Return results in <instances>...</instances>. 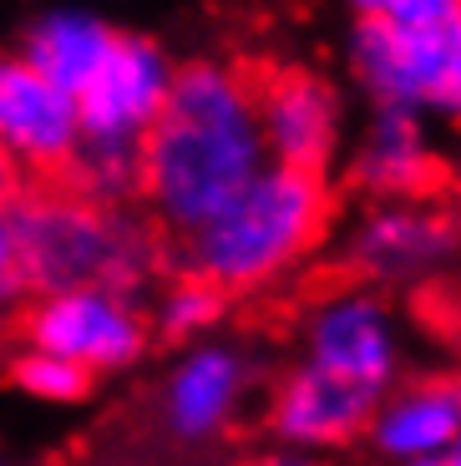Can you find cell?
I'll use <instances>...</instances> for the list:
<instances>
[{
  "mask_svg": "<svg viewBox=\"0 0 461 466\" xmlns=\"http://www.w3.org/2000/svg\"><path fill=\"white\" fill-rule=\"evenodd\" d=\"M461 254V218L426 198H391L365 203L355 223L345 228L340 264L365 289H401V284L436 279Z\"/></svg>",
  "mask_w": 461,
  "mask_h": 466,
  "instance_id": "8992f818",
  "label": "cell"
},
{
  "mask_svg": "<svg viewBox=\"0 0 461 466\" xmlns=\"http://www.w3.org/2000/svg\"><path fill=\"white\" fill-rule=\"evenodd\" d=\"M11 380L21 385L26 396L51 400V406H67V400H81L92 390V375L81 365L61 360V355H46V350H26L21 360L11 365Z\"/></svg>",
  "mask_w": 461,
  "mask_h": 466,
  "instance_id": "e0dca14e",
  "label": "cell"
},
{
  "mask_svg": "<svg viewBox=\"0 0 461 466\" xmlns=\"http://www.w3.org/2000/svg\"><path fill=\"white\" fill-rule=\"evenodd\" d=\"M330 208L334 203L320 173L269 163L239 198L183 238V268L223 294L264 289L294 274L324 244Z\"/></svg>",
  "mask_w": 461,
  "mask_h": 466,
  "instance_id": "7a4b0ae2",
  "label": "cell"
},
{
  "mask_svg": "<svg viewBox=\"0 0 461 466\" xmlns=\"http://www.w3.org/2000/svg\"><path fill=\"white\" fill-rule=\"evenodd\" d=\"M243 466H320V461L304 451H264V456H249Z\"/></svg>",
  "mask_w": 461,
  "mask_h": 466,
  "instance_id": "44dd1931",
  "label": "cell"
},
{
  "mask_svg": "<svg viewBox=\"0 0 461 466\" xmlns=\"http://www.w3.org/2000/svg\"><path fill=\"white\" fill-rule=\"evenodd\" d=\"M21 289H26V279H21V258H15V238H11L5 213H0V304H11Z\"/></svg>",
  "mask_w": 461,
  "mask_h": 466,
  "instance_id": "d6986e66",
  "label": "cell"
},
{
  "mask_svg": "<svg viewBox=\"0 0 461 466\" xmlns=\"http://www.w3.org/2000/svg\"><path fill=\"white\" fill-rule=\"evenodd\" d=\"M456 456H461V441H456Z\"/></svg>",
  "mask_w": 461,
  "mask_h": 466,
  "instance_id": "cb8c5ba5",
  "label": "cell"
},
{
  "mask_svg": "<svg viewBox=\"0 0 461 466\" xmlns=\"http://www.w3.org/2000/svg\"><path fill=\"white\" fill-rule=\"evenodd\" d=\"M21 193V167H15V157L5 147H0V213L11 208V198Z\"/></svg>",
  "mask_w": 461,
  "mask_h": 466,
  "instance_id": "ffe728a7",
  "label": "cell"
},
{
  "mask_svg": "<svg viewBox=\"0 0 461 466\" xmlns=\"http://www.w3.org/2000/svg\"><path fill=\"white\" fill-rule=\"evenodd\" d=\"M254 390V360L249 350L203 339L173 365L162 385V426L178 441H213L243 416Z\"/></svg>",
  "mask_w": 461,
  "mask_h": 466,
  "instance_id": "30bf717a",
  "label": "cell"
},
{
  "mask_svg": "<svg viewBox=\"0 0 461 466\" xmlns=\"http://www.w3.org/2000/svg\"><path fill=\"white\" fill-rule=\"evenodd\" d=\"M26 339L31 350H46L61 360L81 365L87 375L122 370L142 355L148 325L132 309V299L107 289H61L41 294L26 315Z\"/></svg>",
  "mask_w": 461,
  "mask_h": 466,
  "instance_id": "ba28073f",
  "label": "cell"
},
{
  "mask_svg": "<svg viewBox=\"0 0 461 466\" xmlns=\"http://www.w3.org/2000/svg\"><path fill=\"white\" fill-rule=\"evenodd\" d=\"M112 41H117V31H112V25H102L97 15L56 11V15H46V21L31 25L21 61H31L51 86H61V92L77 102V92L87 86V76L97 71V61L107 56Z\"/></svg>",
  "mask_w": 461,
  "mask_h": 466,
  "instance_id": "9a60e30c",
  "label": "cell"
},
{
  "mask_svg": "<svg viewBox=\"0 0 461 466\" xmlns=\"http://www.w3.org/2000/svg\"><path fill=\"white\" fill-rule=\"evenodd\" d=\"M421 466H461V456L451 451V456H441V461H421Z\"/></svg>",
  "mask_w": 461,
  "mask_h": 466,
  "instance_id": "603a6c76",
  "label": "cell"
},
{
  "mask_svg": "<svg viewBox=\"0 0 461 466\" xmlns=\"http://www.w3.org/2000/svg\"><path fill=\"white\" fill-rule=\"evenodd\" d=\"M345 5H350V11H355V21H365V15L375 11V0H345Z\"/></svg>",
  "mask_w": 461,
  "mask_h": 466,
  "instance_id": "7402d4cb",
  "label": "cell"
},
{
  "mask_svg": "<svg viewBox=\"0 0 461 466\" xmlns=\"http://www.w3.org/2000/svg\"><path fill=\"white\" fill-rule=\"evenodd\" d=\"M370 446L395 466L441 461L461 441V375H421L395 385L365 426Z\"/></svg>",
  "mask_w": 461,
  "mask_h": 466,
  "instance_id": "4fadbf2b",
  "label": "cell"
},
{
  "mask_svg": "<svg viewBox=\"0 0 461 466\" xmlns=\"http://www.w3.org/2000/svg\"><path fill=\"white\" fill-rule=\"evenodd\" d=\"M441 177V152L431 142V127L411 112L375 106L365 122L355 152H350V183L370 203L391 198H426V187Z\"/></svg>",
  "mask_w": 461,
  "mask_h": 466,
  "instance_id": "5bb4252c",
  "label": "cell"
},
{
  "mask_svg": "<svg viewBox=\"0 0 461 466\" xmlns=\"http://www.w3.org/2000/svg\"><path fill=\"white\" fill-rule=\"evenodd\" d=\"M269 167L254 76L229 61H193L173 76L142 137V198L168 233L188 238Z\"/></svg>",
  "mask_w": 461,
  "mask_h": 466,
  "instance_id": "6da1fadb",
  "label": "cell"
},
{
  "mask_svg": "<svg viewBox=\"0 0 461 466\" xmlns=\"http://www.w3.org/2000/svg\"><path fill=\"white\" fill-rule=\"evenodd\" d=\"M5 223L26 289H107L128 299L158 268V238L148 223L107 203L77 198L67 187L15 193Z\"/></svg>",
  "mask_w": 461,
  "mask_h": 466,
  "instance_id": "3957f363",
  "label": "cell"
},
{
  "mask_svg": "<svg viewBox=\"0 0 461 466\" xmlns=\"http://www.w3.org/2000/svg\"><path fill=\"white\" fill-rule=\"evenodd\" d=\"M77 142H81L77 102L61 86H51L31 61L0 56V147L15 157V167L61 177Z\"/></svg>",
  "mask_w": 461,
  "mask_h": 466,
  "instance_id": "8fae6325",
  "label": "cell"
},
{
  "mask_svg": "<svg viewBox=\"0 0 461 466\" xmlns=\"http://www.w3.org/2000/svg\"><path fill=\"white\" fill-rule=\"evenodd\" d=\"M375 400H365L360 390L330 380V375L310 370V365H289L284 380L274 385L269 400V431L284 451H334L350 446L355 436H365Z\"/></svg>",
  "mask_w": 461,
  "mask_h": 466,
  "instance_id": "7c38bea8",
  "label": "cell"
},
{
  "mask_svg": "<svg viewBox=\"0 0 461 466\" xmlns=\"http://www.w3.org/2000/svg\"><path fill=\"white\" fill-rule=\"evenodd\" d=\"M223 304H229V294L213 289V284L193 279V274H183V279L168 284V294H162L158 304V325L168 329V335H203V329H213L223 319Z\"/></svg>",
  "mask_w": 461,
  "mask_h": 466,
  "instance_id": "2e32d148",
  "label": "cell"
},
{
  "mask_svg": "<svg viewBox=\"0 0 461 466\" xmlns=\"http://www.w3.org/2000/svg\"><path fill=\"white\" fill-rule=\"evenodd\" d=\"M300 365L350 385V390H360L365 400L381 406L401 385V365H405V335L385 294L365 289V284L324 294L304 315Z\"/></svg>",
  "mask_w": 461,
  "mask_h": 466,
  "instance_id": "5b68a950",
  "label": "cell"
},
{
  "mask_svg": "<svg viewBox=\"0 0 461 466\" xmlns=\"http://www.w3.org/2000/svg\"><path fill=\"white\" fill-rule=\"evenodd\" d=\"M345 61L375 106L421 122H461V15L441 25H391L365 15L350 31Z\"/></svg>",
  "mask_w": 461,
  "mask_h": 466,
  "instance_id": "277c9868",
  "label": "cell"
},
{
  "mask_svg": "<svg viewBox=\"0 0 461 466\" xmlns=\"http://www.w3.org/2000/svg\"><path fill=\"white\" fill-rule=\"evenodd\" d=\"M370 15L391 25H441L461 15V0H375Z\"/></svg>",
  "mask_w": 461,
  "mask_h": 466,
  "instance_id": "ac0fdd59",
  "label": "cell"
},
{
  "mask_svg": "<svg viewBox=\"0 0 461 466\" xmlns=\"http://www.w3.org/2000/svg\"><path fill=\"white\" fill-rule=\"evenodd\" d=\"M259 132H264L269 163L294 173H320L334 163L345 142V102L310 66H274L254 76Z\"/></svg>",
  "mask_w": 461,
  "mask_h": 466,
  "instance_id": "9c48e42d",
  "label": "cell"
},
{
  "mask_svg": "<svg viewBox=\"0 0 461 466\" xmlns=\"http://www.w3.org/2000/svg\"><path fill=\"white\" fill-rule=\"evenodd\" d=\"M173 61L162 56V46L142 41V35H117L87 86L77 92V122L81 142L97 147H142L152 132L162 102L173 92Z\"/></svg>",
  "mask_w": 461,
  "mask_h": 466,
  "instance_id": "52a82bcc",
  "label": "cell"
}]
</instances>
